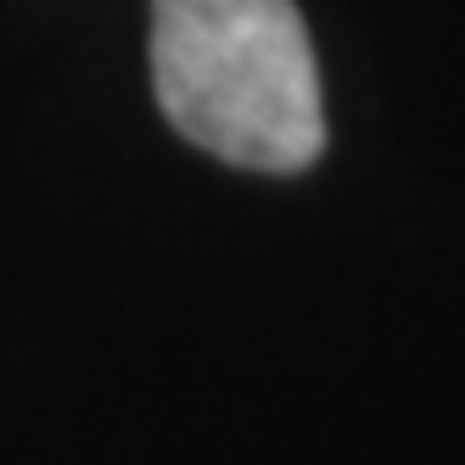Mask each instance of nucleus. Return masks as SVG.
<instances>
[{
    "label": "nucleus",
    "mask_w": 465,
    "mask_h": 465,
    "mask_svg": "<svg viewBox=\"0 0 465 465\" xmlns=\"http://www.w3.org/2000/svg\"><path fill=\"white\" fill-rule=\"evenodd\" d=\"M152 90L191 146L236 169L297 174L325 152L297 0H152Z\"/></svg>",
    "instance_id": "obj_1"
}]
</instances>
